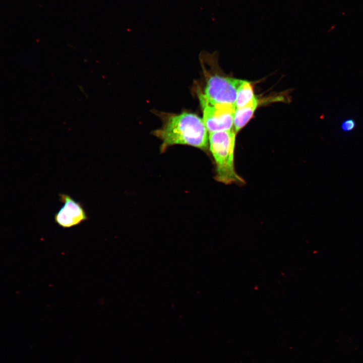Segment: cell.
I'll use <instances>...</instances> for the list:
<instances>
[{
  "instance_id": "obj_1",
  "label": "cell",
  "mask_w": 363,
  "mask_h": 363,
  "mask_svg": "<svg viewBox=\"0 0 363 363\" xmlns=\"http://www.w3.org/2000/svg\"><path fill=\"white\" fill-rule=\"evenodd\" d=\"M208 132L203 118L185 112L167 116L162 127L154 134L163 141L162 149L179 144L204 150L208 146Z\"/></svg>"
},
{
  "instance_id": "obj_2",
  "label": "cell",
  "mask_w": 363,
  "mask_h": 363,
  "mask_svg": "<svg viewBox=\"0 0 363 363\" xmlns=\"http://www.w3.org/2000/svg\"><path fill=\"white\" fill-rule=\"evenodd\" d=\"M236 134L232 129L210 133L209 136L210 150L216 165L215 178L226 185L245 183L234 166Z\"/></svg>"
},
{
  "instance_id": "obj_3",
  "label": "cell",
  "mask_w": 363,
  "mask_h": 363,
  "mask_svg": "<svg viewBox=\"0 0 363 363\" xmlns=\"http://www.w3.org/2000/svg\"><path fill=\"white\" fill-rule=\"evenodd\" d=\"M198 96L203 112V119L209 133L233 129L235 104L210 102L203 93L199 92Z\"/></svg>"
},
{
  "instance_id": "obj_4",
  "label": "cell",
  "mask_w": 363,
  "mask_h": 363,
  "mask_svg": "<svg viewBox=\"0 0 363 363\" xmlns=\"http://www.w3.org/2000/svg\"><path fill=\"white\" fill-rule=\"evenodd\" d=\"M243 80L218 75L208 80L203 94L209 101L235 104L238 89Z\"/></svg>"
},
{
  "instance_id": "obj_5",
  "label": "cell",
  "mask_w": 363,
  "mask_h": 363,
  "mask_svg": "<svg viewBox=\"0 0 363 363\" xmlns=\"http://www.w3.org/2000/svg\"><path fill=\"white\" fill-rule=\"evenodd\" d=\"M59 196V201L64 203L54 215V220L59 226L65 228H71L88 219L80 202L65 194L60 193Z\"/></svg>"
},
{
  "instance_id": "obj_6",
  "label": "cell",
  "mask_w": 363,
  "mask_h": 363,
  "mask_svg": "<svg viewBox=\"0 0 363 363\" xmlns=\"http://www.w3.org/2000/svg\"><path fill=\"white\" fill-rule=\"evenodd\" d=\"M258 105V100L255 96L245 106L236 108L233 119V129L236 133L238 132L249 122L252 117Z\"/></svg>"
},
{
  "instance_id": "obj_7",
  "label": "cell",
  "mask_w": 363,
  "mask_h": 363,
  "mask_svg": "<svg viewBox=\"0 0 363 363\" xmlns=\"http://www.w3.org/2000/svg\"><path fill=\"white\" fill-rule=\"evenodd\" d=\"M255 97L251 83L245 80L240 85L236 95L235 105L236 108H240L249 103Z\"/></svg>"
},
{
  "instance_id": "obj_8",
  "label": "cell",
  "mask_w": 363,
  "mask_h": 363,
  "mask_svg": "<svg viewBox=\"0 0 363 363\" xmlns=\"http://www.w3.org/2000/svg\"><path fill=\"white\" fill-rule=\"evenodd\" d=\"M344 132H350L355 127V122L352 119H347L343 121L341 126Z\"/></svg>"
}]
</instances>
